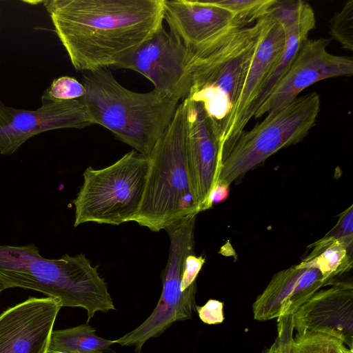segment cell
<instances>
[{
    "label": "cell",
    "mask_w": 353,
    "mask_h": 353,
    "mask_svg": "<svg viewBox=\"0 0 353 353\" xmlns=\"http://www.w3.org/2000/svg\"><path fill=\"white\" fill-rule=\"evenodd\" d=\"M334 241H342L348 244H353L352 205L340 214L338 223L332 230L321 240L314 243V245L310 246L314 247V248L310 255L315 254Z\"/></svg>",
    "instance_id": "obj_25"
},
{
    "label": "cell",
    "mask_w": 353,
    "mask_h": 353,
    "mask_svg": "<svg viewBox=\"0 0 353 353\" xmlns=\"http://www.w3.org/2000/svg\"><path fill=\"white\" fill-rule=\"evenodd\" d=\"M330 39H307L290 68L254 117L276 112L292 102L303 90L323 79L353 74L351 57L334 55L327 50Z\"/></svg>",
    "instance_id": "obj_10"
},
{
    "label": "cell",
    "mask_w": 353,
    "mask_h": 353,
    "mask_svg": "<svg viewBox=\"0 0 353 353\" xmlns=\"http://www.w3.org/2000/svg\"><path fill=\"white\" fill-rule=\"evenodd\" d=\"M164 20L190 61L221 36L246 27L215 1L164 0Z\"/></svg>",
    "instance_id": "obj_12"
},
{
    "label": "cell",
    "mask_w": 353,
    "mask_h": 353,
    "mask_svg": "<svg viewBox=\"0 0 353 353\" xmlns=\"http://www.w3.org/2000/svg\"><path fill=\"white\" fill-rule=\"evenodd\" d=\"M272 15V21L261 41L241 89L218 138L221 164L250 121V108L264 82L279 61L285 44L283 23Z\"/></svg>",
    "instance_id": "obj_13"
},
{
    "label": "cell",
    "mask_w": 353,
    "mask_h": 353,
    "mask_svg": "<svg viewBox=\"0 0 353 353\" xmlns=\"http://www.w3.org/2000/svg\"><path fill=\"white\" fill-rule=\"evenodd\" d=\"M114 68L140 73L152 83L155 90L179 102L190 92V55L163 26Z\"/></svg>",
    "instance_id": "obj_9"
},
{
    "label": "cell",
    "mask_w": 353,
    "mask_h": 353,
    "mask_svg": "<svg viewBox=\"0 0 353 353\" xmlns=\"http://www.w3.org/2000/svg\"><path fill=\"white\" fill-rule=\"evenodd\" d=\"M215 2L248 27L270 14L277 0H221Z\"/></svg>",
    "instance_id": "obj_21"
},
{
    "label": "cell",
    "mask_w": 353,
    "mask_h": 353,
    "mask_svg": "<svg viewBox=\"0 0 353 353\" xmlns=\"http://www.w3.org/2000/svg\"><path fill=\"white\" fill-rule=\"evenodd\" d=\"M43 6L73 67L114 68L163 26L164 0H48Z\"/></svg>",
    "instance_id": "obj_1"
},
{
    "label": "cell",
    "mask_w": 353,
    "mask_h": 353,
    "mask_svg": "<svg viewBox=\"0 0 353 353\" xmlns=\"http://www.w3.org/2000/svg\"><path fill=\"white\" fill-rule=\"evenodd\" d=\"M196 214L189 215L168 226V259L162 275L163 290L151 314L137 328L114 340L121 346L134 347L141 353L150 339L159 337L174 323L192 318L196 310V283L181 290L185 259L194 253V226Z\"/></svg>",
    "instance_id": "obj_8"
},
{
    "label": "cell",
    "mask_w": 353,
    "mask_h": 353,
    "mask_svg": "<svg viewBox=\"0 0 353 353\" xmlns=\"http://www.w3.org/2000/svg\"><path fill=\"white\" fill-rule=\"evenodd\" d=\"M95 329L82 324L52 331L48 353H103L110 351L114 341L96 334Z\"/></svg>",
    "instance_id": "obj_19"
},
{
    "label": "cell",
    "mask_w": 353,
    "mask_h": 353,
    "mask_svg": "<svg viewBox=\"0 0 353 353\" xmlns=\"http://www.w3.org/2000/svg\"><path fill=\"white\" fill-rule=\"evenodd\" d=\"M339 353H353V349H350L344 343H341Z\"/></svg>",
    "instance_id": "obj_30"
},
{
    "label": "cell",
    "mask_w": 353,
    "mask_h": 353,
    "mask_svg": "<svg viewBox=\"0 0 353 353\" xmlns=\"http://www.w3.org/2000/svg\"><path fill=\"white\" fill-rule=\"evenodd\" d=\"M148 167V157L132 150L105 168H87L73 200L74 226L132 221L141 205Z\"/></svg>",
    "instance_id": "obj_6"
},
{
    "label": "cell",
    "mask_w": 353,
    "mask_h": 353,
    "mask_svg": "<svg viewBox=\"0 0 353 353\" xmlns=\"http://www.w3.org/2000/svg\"><path fill=\"white\" fill-rule=\"evenodd\" d=\"M148 158L143 194L132 221L159 232L184 217L197 214L187 159L185 100L178 105Z\"/></svg>",
    "instance_id": "obj_5"
},
{
    "label": "cell",
    "mask_w": 353,
    "mask_h": 353,
    "mask_svg": "<svg viewBox=\"0 0 353 353\" xmlns=\"http://www.w3.org/2000/svg\"><path fill=\"white\" fill-rule=\"evenodd\" d=\"M271 21L269 14L250 26L231 30L190 61L188 98L202 105L217 141Z\"/></svg>",
    "instance_id": "obj_4"
},
{
    "label": "cell",
    "mask_w": 353,
    "mask_h": 353,
    "mask_svg": "<svg viewBox=\"0 0 353 353\" xmlns=\"http://www.w3.org/2000/svg\"><path fill=\"white\" fill-rule=\"evenodd\" d=\"M320 106L319 95L312 92L268 113L261 122L243 131L221 163L215 185L230 186L279 150L302 141L314 125Z\"/></svg>",
    "instance_id": "obj_7"
},
{
    "label": "cell",
    "mask_w": 353,
    "mask_h": 353,
    "mask_svg": "<svg viewBox=\"0 0 353 353\" xmlns=\"http://www.w3.org/2000/svg\"><path fill=\"white\" fill-rule=\"evenodd\" d=\"M204 263L205 259L201 256H196L194 253L187 256L182 274L181 290H185L196 283L197 275Z\"/></svg>",
    "instance_id": "obj_28"
},
{
    "label": "cell",
    "mask_w": 353,
    "mask_h": 353,
    "mask_svg": "<svg viewBox=\"0 0 353 353\" xmlns=\"http://www.w3.org/2000/svg\"><path fill=\"white\" fill-rule=\"evenodd\" d=\"M342 341L329 335L296 334L291 342L290 353H339Z\"/></svg>",
    "instance_id": "obj_22"
},
{
    "label": "cell",
    "mask_w": 353,
    "mask_h": 353,
    "mask_svg": "<svg viewBox=\"0 0 353 353\" xmlns=\"http://www.w3.org/2000/svg\"><path fill=\"white\" fill-rule=\"evenodd\" d=\"M6 289H8L7 286L1 281H0V294Z\"/></svg>",
    "instance_id": "obj_32"
},
{
    "label": "cell",
    "mask_w": 353,
    "mask_h": 353,
    "mask_svg": "<svg viewBox=\"0 0 353 353\" xmlns=\"http://www.w3.org/2000/svg\"><path fill=\"white\" fill-rule=\"evenodd\" d=\"M0 281L8 288L33 290L57 299L62 307H82L88 323L97 312L115 310L106 283L83 253L49 259L34 244H0Z\"/></svg>",
    "instance_id": "obj_2"
},
{
    "label": "cell",
    "mask_w": 353,
    "mask_h": 353,
    "mask_svg": "<svg viewBox=\"0 0 353 353\" xmlns=\"http://www.w3.org/2000/svg\"><path fill=\"white\" fill-rule=\"evenodd\" d=\"M81 98L94 123L109 130L139 153L149 157L174 117L179 101L154 89L136 92L122 86L110 68L86 72Z\"/></svg>",
    "instance_id": "obj_3"
},
{
    "label": "cell",
    "mask_w": 353,
    "mask_h": 353,
    "mask_svg": "<svg viewBox=\"0 0 353 353\" xmlns=\"http://www.w3.org/2000/svg\"><path fill=\"white\" fill-rule=\"evenodd\" d=\"M229 186L225 184H216L213 187L210 196V208L214 203H218L225 201L229 196Z\"/></svg>",
    "instance_id": "obj_29"
},
{
    "label": "cell",
    "mask_w": 353,
    "mask_h": 353,
    "mask_svg": "<svg viewBox=\"0 0 353 353\" xmlns=\"http://www.w3.org/2000/svg\"><path fill=\"white\" fill-rule=\"evenodd\" d=\"M186 104V147L189 176L199 212L208 210L221 163L216 137L202 105L190 98Z\"/></svg>",
    "instance_id": "obj_16"
},
{
    "label": "cell",
    "mask_w": 353,
    "mask_h": 353,
    "mask_svg": "<svg viewBox=\"0 0 353 353\" xmlns=\"http://www.w3.org/2000/svg\"><path fill=\"white\" fill-rule=\"evenodd\" d=\"M0 14H1V7H0Z\"/></svg>",
    "instance_id": "obj_33"
},
{
    "label": "cell",
    "mask_w": 353,
    "mask_h": 353,
    "mask_svg": "<svg viewBox=\"0 0 353 353\" xmlns=\"http://www.w3.org/2000/svg\"><path fill=\"white\" fill-rule=\"evenodd\" d=\"M263 353H275L274 346V344H272L270 347L267 349L265 352Z\"/></svg>",
    "instance_id": "obj_31"
},
{
    "label": "cell",
    "mask_w": 353,
    "mask_h": 353,
    "mask_svg": "<svg viewBox=\"0 0 353 353\" xmlns=\"http://www.w3.org/2000/svg\"><path fill=\"white\" fill-rule=\"evenodd\" d=\"M293 332L292 315L278 317L277 336L273 343L275 353H290Z\"/></svg>",
    "instance_id": "obj_26"
},
{
    "label": "cell",
    "mask_w": 353,
    "mask_h": 353,
    "mask_svg": "<svg viewBox=\"0 0 353 353\" xmlns=\"http://www.w3.org/2000/svg\"><path fill=\"white\" fill-rule=\"evenodd\" d=\"M41 103L36 110H24L0 101L1 154H12L26 141L48 130L94 125L82 99Z\"/></svg>",
    "instance_id": "obj_11"
},
{
    "label": "cell",
    "mask_w": 353,
    "mask_h": 353,
    "mask_svg": "<svg viewBox=\"0 0 353 353\" xmlns=\"http://www.w3.org/2000/svg\"><path fill=\"white\" fill-rule=\"evenodd\" d=\"M271 14L285 26V44L279 61L264 82L250 108L251 119L287 72L300 48L308 39L310 32L316 26L314 11L309 3L303 1L278 0L273 6Z\"/></svg>",
    "instance_id": "obj_18"
},
{
    "label": "cell",
    "mask_w": 353,
    "mask_h": 353,
    "mask_svg": "<svg viewBox=\"0 0 353 353\" xmlns=\"http://www.w3.org/2000/svg\"><path fill=\"white\" fill-rule=\"evenodd\" d=\"M318 290L292 314L296 334H322L336 338L353 349V285L335 282Z\"/></svg>",
    "instance_id": "obj_15"
},
{
    "label": "cell",
    "mask_w": 353,
    "mask_h": 353,
    "mask_svg": "<svg viewBox=\"0 0 353 353\" xmlns=\"http://www.w3.org/2000/svg\"><path fill=\"white\" fill-rule=\"evenodd\" d=\"M85 94L82 83L76 79L62 76L53 80L41 97V103L81 99Z\"/></svg>",
    "instance_id": "obj_24"
},
{
    "label": "cell",
    "mask_w": 353,
    "mask_h": 353,
    "mask_svg": "<svg viewBox=\"0 0 353 353\" xmlns=\"http://www.w3.org/2000/svg\"><path fill=\"white\" fill-rule=\"evenodd\" d=\"M352 247L353 244L334 241L315 254L308 255L299 265L319 269L326 285H330L334 278L352 268Z\"/></svg>",
    "instance_id": "obj_20"
},
{
    "label": "cell",
    "mask_w": 353,
    "mask_h": 353,
    "mask_svg": "<svg viewBox=\"0 0 353 353\" xmlns=\"http://www.w3.org/2000/svg\"><path fill=\"white\" fill-rule=\"evenodd\" d=\"M223 303L215 299L208 300L203 306H196L199 319L208 325L218 324L223 321Z\"/></svg>",
    "instance_id": "obj_27"
},
{
    "label": "cell",
    "mask_w": 353,
    "mask_h": 353,
    "mask_svg": "<svg viewBox=\"0 0 353 353\" xmlns=\"http://www.w3.org/2000/svg\"><path fill=\"white\" fill-rule=\"evenodd\" d=\"M62 307L52 297H30L0 314V353H48Z\"/></svg>",
    "instance_id": "obj_14"
},
{
    "label": "cell",
    "mask_w": 353,
    "mask_h": 353,
    "mask_svg": "<svg viewBox=\"0 0 353 353\" xmlns=\"http://www.w3.org/2000/svg\"><path fill=\"white\" fill-rule=\"evenodd\" d=\"M330 34L333 39L350 51L353 50V0L345 3L335 12L330 21Z\"/></svg>",
    "instance_id": "obj_23"
},
{
    "label": "cell",
    "mask_w": 353,
    "mask_h": 353,
    "mask_svg": "<svg viewBox=\"0 0 353 353\" xmlns=\"http://www.w3.org/2000/svg\"><path fill=\"white\" fill-rule=\"evenodd\" d=\"M326 285L314 267L289 268L276 274L252 305L254 319L264 321L293 314L314 293Z\"/></svg>",
    "instance_id": "obj_17"
}]
</instances>
